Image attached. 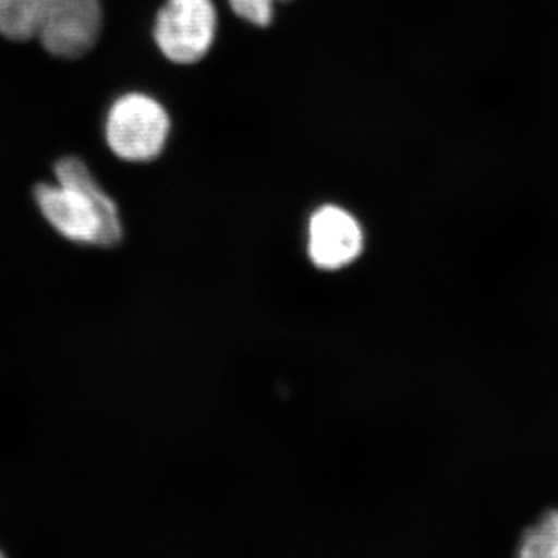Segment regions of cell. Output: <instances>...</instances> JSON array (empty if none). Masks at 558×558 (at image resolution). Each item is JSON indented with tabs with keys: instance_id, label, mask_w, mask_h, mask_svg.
Listing matches in <instances>:
<instances>
[{
	"instance_id": "6da1fadb",
	"label": "cell",
	"mask_w": 558,
	"mask_h": 558,
	"mask_svg": "<svg viewBox=\"0 0 558 558\" xmlns=\"http://www.w3.org/2000/svg\"><path fill=\"white\" fill-rule=\"evenodd\" d=\"M54 175L58 183H38L33 191L47 222L75 244L117 247L123 241L119 208L87 165L78 157H62L54 165Z\"/></svg>"
},
{
	"instance_id": "7a4b0ae2",
	"label": "cell",
	"mask_w": 558,
	"mask_h": 558,
	"mask_svg": "<svg viewBox=\"0 0 558 558\" xmlns=\"http://www.w3.org/2000/svg\"><path fill=\"white\" fill-rule=\"evenodd\" d=\"M100 0H0V35L38 39L50 54L76 60L100 38Z\"/></svg>"
},
{
	"instance_id": "3957f363",
	"label": "cell",
	"mask_w": 558,
	"mask_h": 558,
	"mask_svg": "<svg viewBox=\"0 0 558 558\" xmlns=\"http://www.w3.org/2000/svg\"><path fill=\"white\" fill-rule=\"evenodd\" d=\"M170 134V117L159 101L128 94L113 102L106 121V140L120 159L150 161L160 156Z\"/></svg>"
},
{
	"instance_id": "277c9868",
	"label": "cell",
	"mask_w": 558,
	"mask_h": 558,
	"mask_svg": "<svg viewBox=\"0 0 558 558\" xmlns=\"http://www.w3.org/2000/svg\"><path fill=\"white\" fill-rule=\"evenodd\" d=\"M216 25L211 0H167L157 16L154 38L168 60L193 64L211 49Z\"/></svg>"
},
{
	"instance_id": "5b68a950",
	"label": "cell",
	"mask_w": 558,
	"mask_h": 558,
	"mask_svg": "<svg viewBox=\"0 0 558 558\" xmlns=\"http://www.w3.org/2000/svg\"><path fill=\"white\" fill-rule=\"evenodd\" d=\"M363 230L347 209L326 205L312 215L307 253L319 270L337 271L351 266L363 252Z\"/></svg>"
},
{
	"instance_id": "8992f818",
	"label": "cell",
	"mask_w": 558,
	"mask_h": 558,
	"mask_svg": "<svg viewBox=\"0 0 558 558\" xmlns=\"http://www.w3.org/2000/svg\"><path fill=\"white\" fill-rule=\"evenodd\" d=\"M519 556L558 558V510L543 513L542 519L521 535Z\"/></svg>"
},
{
	"instance_id": "52a82bcc",
	"label": "cell",
	"mask_w": 558,
	"mask_h": 558,
	"mask_svg": "<svg viewBox=\"0 0 558 558\" xmlns=\"http://www.w3.org/2000/svg\"><path fill=\"white\" fill-rule=\"evenodd\" d=\"M229 2L234 13L250 24L267 27L274 20L275 0H229Z\"/></svg>"
},
{
	"instance_id": "ba28073f",
	"label": "cell",
	"mask_w": 558,
	"mask_h": 558,
	"mask_svg": "<svg viewBox=\"0 0 558 558\" xmlns=\"http://www.w3.org/2000/svg\"><path fill=\"white\" fill-rule=\"evenodd\" d=\"M5 556V554L2 553V550H0V557H3Z\"/></svg>"
}]
</instances>
